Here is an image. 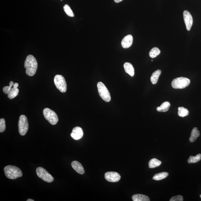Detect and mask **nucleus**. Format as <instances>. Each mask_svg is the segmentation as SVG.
<instances>
[{
  "label": "nucleus",
  "instance_id": "obj_1",
  "mask_svg": "<svg viewBox=\"0 0 201 201\" xmlns=\"http://www.w3.org/2000/svg\"><path fill=\"white\" fill-rule=\"evenodd\" d=\"M26 73L28 76H32L35 75L38 67V64L35 57L32 55H28L24 63Z\"/></svg>",
  "mask_w": 201,
  "mask_h": 201
},
{
  "label": "nucleus",
  "instance_id": "obj_2",
  "mask_svg": "<svg viewBox=\"0 0 201 201\" xmlns=\"http://www.w3.org/2000/svg\"><path fill=\"white\" fill-rule=\"evenodd\" d=\"M4 171L5 176L10 179L15 180L21 177L23 175L21 169L15 166H7L5 167Z\"/></svg>",
  "mask_w": 201,
  "mask_h": 201
},
{
  "label": "nucleus",
  "instance_id": "obj_3",
  "mask_svg": "<svg viewBox=\"0 0 201 201\" xmlns=\"http://www.w3.org/2000/svg\"><path fill=\"white\" fill-rule=\"evenodd\" d=\"M190 80L189 79L185 77H180L173 80L171 85L174 89H181L186 88L190 85Z\"/></svg>",
  "mask_w": 201,
  "mask_h": 201
},
{
  "label": "nucleus",
  "instance_id": "obj_4",
  "mask_svg": "<svg viewBox=\"0 0 201 201\" xmlns=\"http://www.w3.org/2000/svg\"><path fill=\"white\" fill-rule=\"evenodd\" d=\"M97 88L99 95L103 100L106 102H110L111 99L110 94L105 85L102 82H99Z\"/></svg>",
  "mask_w": 201,
  "mask_h": 201
},
{
  "label": "nucleus",
  "instance_id": "obj_5",
  "mask_svg": "<svg viewBox=\"0 0 201 201\" xmlns=\"http://www.w3.org/2000/svg\"><path fill=\"white\" fill-rule=\"evenodd\" d=\"M43 114L45 119L52 125H55L58 122L59 118L55 112L48 108H45L43 110Z\"/></svg>",
  "mask_w": 201,
  "mask_h": 201
},
{
  "label": "nucleus",
  "instance_id": "obj_6",
  "mask_svg": "<svg viewBox=\"0 0 201 201\" xmlns=\"http://www.w3.org/2000/svg\"><path fill=\"white\" fill-rule=\"evenodd\" d=\"M29 125L27 118L25 115H21L18 122L19 132L20 135H25L29 129Z\"/></svg>",
  "mask_w": 201,
  "mask_h": 201
},
{
  "label": "nucleus",
  "instance_id": "obj_7",
  "mask_svg": "<svg viewBox=\"0 0 201 201\" xmlns=\"http://www.w3.org/2000/svg\"><path fill=\"white\" fill-rule=\"evenodd\" d=\"M54 83L57 89L62 93H64L67 90V84L65 79L61 75H57L54 78Z\"/></svg>",
  "mask_w": 201,
  "mask_h": 201
},
{
  "label": "nucleus",
  "instance_id": "obj_8",
  "mask_svg": "<svg viewBox=\"0 0 201 201\" xmlns=\"http://www.w3.org/2000/svg\"><path fill=\"white\" fill-rule=\"evenodd\" d=\"M36 174L38 177L46 182L52 183L54 181L53 176L42 167H39L37 168Z\"/></svg>",
  "mask_w": 201,
  "mask_h": 201
},
{
  "label": "nucleus",
  "instance_id": "obj_9",
  "mask_svg": "<svg viewBox=\"0 0 201 201\" xmlns=\"http://www.w3.org/2000/svg\"><path fill=\"white\" fill-rule=\"evenodd\" d=\"M183 17L187 30L189 31L193 24V18L190 12L184 10L183 12Z\"/></svg>",
  "mask_w": 201,
  "mask_h": 201
},
{
  "label": "nucleus",
  "instance_id": "obj_10",
  "mask_svg": "<svg viewBox=\"0 0 201 201\" xmlns=\"http://www.w3.org/2000/svg\"><path fill=\"white\" fill-rule=\"evenodd\" d=\"M105 178L106 180L110 182H117L121 179L120 175L115 172H108L105 174Z\"/></svg>",
  "mask_w": 201,
  "mask_h": 201
},
{
  "label": "nucleus",
  "instance_id": "obj_11",
  "mask_svg": "<svg viewBox=\"0 0 201 201\" xmlns=\"http://www.w3.org/2000/svg\"><path fill=\"white\" fill-rule=\"evenodd\" d=\"M83 129L79 127H75L73 128L71 136L73 139L78 140L83 137Z\"/></svg>",
  "mask_w": 201,
  "mask_h": 201
},
{
  "label": "nucleus",
  "instance_id": "obj_12",
  "mask_svg": "<svg viewBox=\"0 0 201 201\" xmlns=\"http://www.w3.org/2000/svg\"><path fill=\"white\" fill-rule=\"evenodd\" d=\"M133 37L131 35L126 36L122 40L121 44L122 47L125 48H130L133 42Z\"/></svg>",
  "mask_w": 201,
  "mask_h": 201
},
{
  "label": "nucleus",
  "instance_id": "obj_13",
  "mask_svg": "<svg viewBox=\"0 0 201 201\" xmlns=\"http://www.w3.org/2000/svg\"><path fill=\"white\" fill-rule=\"evenodd\" d=\"M73 168L78 173L83 174L85 173V169L83 166L77 161H73L71 163Z\"/></svg>",
  "mask_w": 201,
  "mask_h": 201
},
{
  "label": "nucleus",
  "instance_id": "obj_14",
  "mask_svg": "<svg viewBox=\"0 0 201 201\" xmlns=\"http://www.w3.org/2000/svg\"><path fill=\"white\" fill-rule=\"evenodd\" d=\"M124 68L125 72L131 76H133L134 75V70L133 66L130 63L126 62L124 64Z\"/></svg>",
  "mask_w": 201,
  "mask_h": 201
},
{
  "label": "nucleus",
  "instance_id": "obj_15",
  "mask_svg": "<svg viewBox=\"0 0 201 201\" xmlns=\"http://www.w3.org/2000/svg\"><path fill=\"white\" fill-rule=\"evenodd\" d=\"M200 135V132L197 127H194L191 132V136L189 139L190 142H194Z\"/></svg>",
  "mask_w": 201,
  "mask_h": 201
},
{
  "label": "nucleus",
  "instance_id": "obj_16",
  "mask_svg": "<svg viewBox=\"0 0 201 201\" xmlns=\"http://www.w3.org/2000/svg\"><path fill=\"white\" fill-rule=\"evenodd\" d=\"M132 199L133 201H149L150 199L147 195L141 194H136L133 195Z\"/></svg>",
  "mask_w": 201,
  "mask_h": 201
},
{
  "label": "nucleus",
  "instance_id": "obj_17",
  "mask_svg": "<svg viewBox=\"0 0 201 201\" xmlns=\"http://www.w3.org/2000/svg\"><path fill=\"white\" fill-rule=\"evenodd\" d=\"M171 106L170 103L168 101H165L161 105L157 108V111L159 112H166L168 111Z\"/></svg>",
  "mask_w": 201,
  "mask_h": 201
},
{
  "label": "nucleus",
  "instance_id": "obj_18",
  "mask_svg": "<svg viewBox=\"0 0 201 201\" xmlns=\"http://www.w3.org/2000/svg\"><path fill=\"white\" fill-rule=\"evenodd\" d=\"M161 73V71L160 70H158L155 71L152 74L151 77V81L153 85L156 84L158 83L159 77Z\"/></svg>",
  "mask_w": 201,
  "mask_h": 201
},
{
  "label": "nucleus",
  "instance_id": "obj_19",
  "mask_svg": "<svg viewBox=\"0 0 201 201\" xmlns=\"http://www.w3.org/2000/svg\"><path fill=\"white\" fill-rule=\"evenodd\" d=\"M162 162L156 158L152 159L149 162V167L151 168H155L160 166Z\"/></svg>",
  "mask_w": 201,
  "mask_h": 201
},
{
  "label": "nucleus",
  "instance_id": "obj_20",
  "mask_svg": "<svg viewBox=\"0 0 201 201\" xmlns=\"http://www.w3.org/2000/svg\"><path fill=\"white\" fill-rule=\"evenodd\" d=\"M168 176V173L167 172H162L155 175L153 179L156 181L160 180L165 179Z\"/></svg>",
  "mask_w": 201,
  "mask_h": 201
},
{
  "label": "nucleus",
  "instance_id": "obj_21",
  "mask_svg": "<svg viewBox=\"0 0 201 201\" xmlns=\"http://www.w3.org/2000/svg\"><path fill=\"white\" fill-rule=\"evenodd\" d=\"M19 92V90L18 88H12L10 90L9 93L8 94V98L10 99H12L14 98L18 95Z\"/></svg>",
  "mask_w": 201,
  "mask_h": 201
},
{
  "label": "nucleus",
  "instance_id": "obj_22",
  "mask_svg": "<svg viewBox=\"0 0 201 201\" xmlns=\"http://www.w3.org/2000/svg\"><path fill=\"white\" fill-rule=\"evenodd\" d=\"M189 111L187 109L183 107H179L178 108V114L180 117L184 118L189 114Z\"/></svg>",
  "mask_w": 201,
  "mask_h": 201
},
{
  "label": "nucleus",
  "instance_id": "obj_23",
  "mask_svg": "<svg viewBox=\"0 0 201 201\" xmlns=\"http://www.w3.org/2000/svg\"><path fill=\"white\" fill-rule=\"evenodd\" d=\"M160 53V51L159 48L155 47L152 48L149 53L150 57L152 58H154L158 56Z\"/></svg>",
  "mask_w": 201,
  "mask_h": 201
},
{
  "label": "nucleus",
  "instance_id": "obj_24",
  "mask_svg": "<svg viewBox=\"0 0 201 201\" xmlns=\"http://www.w3.org/2000/svg\"><path fill=\"white\" fill-rule=\"evenodd\" d=\"M201 159V154L200 153L196 155V156H190L188 160L189 164L195 163L200 161Z\"/></svg>",
  "mask_w": 201,
  "mask_h": 201
},
{
  "label": "nucleus",
  "instance_id": "obj_25",
  "mask_svg": "<svg viewBox=\"0 0 201 201\" xmlns=\"http://www.w3.org/2000/svg\"><path fill=\"white\" fill-rule=\"evenodd\" d=\"M64 12L68 16L70 17H74V13H73L72 10H71L70 7L69 5L67 4L65 5L64 6Z\"/></svg>",
  "mask_w": 201,
  "mask_h": 201
},
{
  "label": "nucleus",
  "instance_id": "obj_26",
  "mask_svg": "<svg viewBox=\"0 0 201 201\" xmlns=\"http://www.w3.org/2000/svg\"><path fill=\"white\" fill-rule=\"evenodd\" d=\"M13 81H10V83L9 86H5L3 88V92L5 94H8L9 93L10 90H11L12 87H13L14 85Z\"/></svg>",
  "mask_w": 201,
  "mask_h": 201
},
{
  "label": "nucleus",
  "instance_id": "obj_27",
  "mask_svg": "<svg viewBox=\"0 0 201 201\" xmlns=\"http://www.w3.org/2000/svg\"><path fill=\"white\" fill-rule=\"evenodd\" d=\"M6 129L5 121L4 118H1L0 119V132H4Z\"/></svg>",
  "mask_w": 201,
  "mask_h": 201
},
{
  "label": "nucleus",
  "instance_id": "obj_28",
  "mask_svg": "<svg viewBox=\"0 0 201 201\" xmlns=\"http://www.w3.org/2000/svg\"><path fill=\"white\" fill-rule=\"evenodd\" d=\"M170 201H183V198L182 196L180 195H176L172 197L169 200Z\"/></svg>",
  "mask_w": 201,
  "mask_h": 201
},
{
  "label": "nucleus",
  "instance_id": "obj_29",
  "mask_svg": "<svg viewBox=\"0 0 201 201\" xmlns=\"http://www.w3.org/2000/svg\"><path fill=\"white\" fill-rule=\"evenodd\" d=\"M18 84L17 83H15L14 84V85H13V87H14V88H18Z\"/></svg>",
  "mask_w": 201,
  "mask_h": 201
},
{
  "label": "nucleus",
  "instance_id": "obj_30",
  "mask_svg": "<svg viewBox=\"0 0 201 201\" xmlns=\"http://www.w3.org/2000/svg\"><path fill=\"white\" fill-rule=\"evenodd\" d=\"M123 1V0H114L115 2L117 3H119Z\"/></svg>",
  "mask_w": 201,
  "mask_h": 201
},
{
  "label": "nucleus",
  "instance_id": "obj_31",
  "mask_svg": "<svg viewBox=\"0 0 201 201\" xmlns=\"http://www.w3.org/2000/svg\"><path fill=\"white\" fill-rule=\"evenodd\" d=\"M34 200H33V199H28L27 200V201H34Z\"/></svg>",
  "mask_w": 201,
  "mask_h": 201
},
{
  "label": "nucleus",
  "instance_id": "obj_32",
  "mask_svg": "<svg viewBox=\"0 0 201 201\" xmlns=\"http://www.w3.org/2000/svg\"><path fill=\"white\" fill-rule=\"evenodd\" d=\"M200 198H201V195H200Z\"/></svg>",
  "mask_w": 201,
  "mask_h": 201
},
{
  "label": "nucleus",
  "instance_id": "obj_33",
  "mask_svg": "<svg viewBox=\"0 0 201 201\" xmlns=\"http://www.w3.org/2000/svg\"><path fill=\"white\" fill-rule=\"evenodd\" d=\"M60 1H63V0H60Z\"/></svg>",
  "mask_w": 201,
  "mask_h": 201
}]
</instances>
